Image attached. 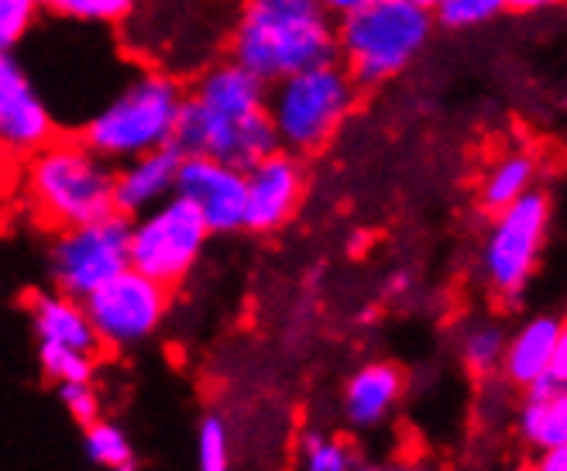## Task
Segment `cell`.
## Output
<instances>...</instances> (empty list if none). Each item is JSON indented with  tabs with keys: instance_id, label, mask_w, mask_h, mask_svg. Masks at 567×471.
I'll list each match as a JSON object with an SVG mask.
<instances>
[{
	"instance_id": "6da1fadb",
	"label": "cell",
	"mask_w": 567,
	"mask_h": 471,
	"mask_svg": "<svg viewBox=\"0 0 567 471\" xmlns=\"http://www.w3.org/2000/svg\"><path fill=\"white\" fill-rule=\"evenodd\" d=\"M269 83L235 59H217L183 96L173 145L179 155H207L248 170L279 149L269 121Z\"/></svg>"
},
{
	"instance_id": "7a4b0ae2",
	"label": "cell",
	"mask_w": 567,
	"mask_h": 471,
	"mask_svg": "<svg viewBox=\"0 0 567 471\" xmlns=\"http://www.w3.org/2000/svg\"><path fill=\"white\" fill-rule=\"evenodd\" d=\"M227 49L261 83H276L338 59V18L317 0H238Z\"/></svg>"
},
{
	"instance_id": "3957f363",
	"label": "cell",
	"mask_w": 567,
	"mask_h": 471,
	"mask_svg": "<svg viewBox=\"0 0 567 471\" xmlns=\"http://www.w3.org/2000/svg\"><path fill=\"white\" fill-rule=\"evenodd\" d=\"M21 196L28 211L49 231L117 214L114 165L83 139H55L21 162Z\"/></svg>"
},
{
	"instance_id": "277c9868",
	"label": "cell",
	"mask_w": 567,
	"mask_h": 471,
	"mask_svg": "<svg viewBox=\"0 0 567 471\" xmlns=\"http://www.w3.org/2000/svg\"><path fill=\"white\" fill-rule=\"evenodd\" d=\"M183 96L186 86L173 73L142 70L86 117L80 139L111 165L165 149L176 139Z\"/></svg>"
},
{
	"instance_id": "5b68a950",
	"label": "cell",
	"mask_w": 567,
	"mask_h": 471,
	"mask_svg": "<svg viewBox=\"0 0 567 471\" xmlns=\"http://www.w3.org/2000/svg\"><path fill=\"white\" fill-rule=\"evenodd\" d=\"M433 11L413 0H369L338 18V62L358 86L403 76L433 39Z\"/></svg>"
},
{
	"instance_id": "8992f818",
	"label": "cell",
	"mask_w": 567,
	"mask_h": 471,
	"mask_svg": "<svg viewBox=\"0 0 567 471\" xmlns=\"http://www.w3.org/2000/svg\"><path fill=\"white\" fill-rule=\"evenodd\" d=\"M358 83L338 59L269 83V121L286 152L313 155L341 134L358 107Z\"/></svg>"
},
{
	"instance_id": "52a82bcc",
	"label": "cell",
	"mask_w": 567,
	"mask_h": 471,
	"mask_svg": "<svg viewBox=\"0 0 567 471\" xmlns=\"http://www.w3.org/2000/svg\"><path fill=\"white\" fill-rule=\"evenodd\" d=\"M210 238L204 217L173 193L158 207L127 217V262L142 276L173 289L193 276Z\"/></svg>"
},
{
	"instance_id": "ba28073f",
	"label": "cell",
	"mask_w": 567,
	"mask_h": 471,
	"mask_svg": "<svg viewBox=\"0 0 567 471\" xmlns=\"http://www.w3.org/2000/svg\"><path fill=\"white\" fill-rule=\"evenodd\" d=\"M550 234V196L533 190L492 214L482 242V276L495 299H519L537 276Z\"/></svg>"
},
{
	"instance_id": "9c48e42d",
	"label": "cell",
	"mask_w": 567,
	"mask_h": 471,
	"mask_svg": "<svg viewBox=\"0 0 567 471\" xmlns=\"http://www.w3.org/2000/svg\"><path fill=\"white\" fill-rule=\"evenodd\" d=\"M127 262V217L107 214L76 227L55 231L49 248V273L59 293L86 299L107 286Z\"/></svg>"
},
{
	"instance_id": "30bf717a",
	"label": "cell",
	"mask_w": 567,
	"mask_h": 471,
	"mask_svg": "<svg viewBox=\"0 0 567 471\" xmlns=\"http://www.w3.org/2000/svg\"><path fill=\"white\" fill-rule=\"evenodd\" d=\"M169 296H173L169 286H162L127 265L107 286H100L93 296L83 299L96 345L135 348L148 341L165 324V317H169Z\"/></svg>"
},
{
	"instance_id": "8fae6325",
	"label": "cell",
	"mask_w": 567,
	"mask_h": 471,
	"mask_svg": "<svg viewBox=\"0 0 567 471\" xmlns=\"http://www.w3.org/2000/svg\"><path fill=\"white\" fill-rule=\"evenodd\" d=\"M55 139V111L39 80L14 55H0V158L24 162Z\"/></svg>"
},
{
	"instance_id": "7c38bea8",
	"label": "cell",
	"mask_w": 567,
	"mask_h": 471,
	"mask_svg": "<svg viewBox=\"0 0 567 471\" xmlns=\"http://www.w3.org/2000/svg\"><path fill=\"white\" fill-rule=\"evenodd\" d=\"M176 196H183L204 217L210 234L245 231L248 190H245V170H238V165L207 155H183L176 176Z\"/></svg>"
},
{
	"instance_id": "4fadbf2b",
	"label": "cell",
	"mask_w": 567,
	"mask_h": 471,
	"mask_svg": "<svg viewBox=\"0 0 567 471\" xmlns=\"http://www.w3.org/2000/svg\"><path fill=\"white\" fill-rule=\"evenodd\" d=\"M248 211L245 231L251 234H276L282 231L307 199V165L303 155L276 149L245 170Z\"/></svg>"
},
{
	"instance_id": "5bb4252c",
	"label": "cell",
	"mask_w": 567,
	"mask_h": 471,
	"mask_svg": "<svg viewBox=\"0 0 567 471\" xmlns=\"http://www.w3.org/2000/svg\"><path fill=\"white\" fill-rule=\"evenodd\" d=\"M179 149L165 145L145 155H135L121 165H114V207L124 217H138L162 199L176 193V176H179Z\"/></svg>"
},
{
	"instance_id": "9a60e30c",
	"label": "cell",
	"mask_w": 567,
	"mask_h": 471,
	"mask_svg": "<svg viewBox=\"0 0 567 471\" xmlns=\"http://www.w3.org/2000/svg\"><path fill=\"white\" fill-rule=\"evenodd\" d=\"M406 392V376L392 361H364L344 382L341 410L354 430L382 427Z\"/></svg>"
},
{
	"instance_id": "2e32d148",
	"label": "cell",
	"mask_w": 567,
	"mask_h": 471,
	"mask_svg": "<svg viewBox=\"0 0 567 471\" xmlns=\"http://www.w3.org/2000/svg\"><path fill=\"white\" fill-rule=\"evenodd\" d=\"M557 320L550 314L523 320L513 334H506V351L498 372L513 389H537L550 382V361H554V345H557Z\"/></svg>"
},
{
	"instance_id": "e0dca14e",
	"label": "cell",
	"mask_w": 567,
	"mask_h": 471,
	"mask_svg": "<svg viewBox=\"0 0 567 471\" xmlns=\"http://www.w3.org/2000/svg\"><path fill=\"white\" fill-rule=\"evenodd\" d=\"M31 330H35L39 345H59V348H76L96 355V334L86 314V303L76 296H65L59 289L35 293L28 303Z\"/></svg>"
},
{
	"instance_id": "ac0fdd59",
	"label": "cell",
	"mask_w": 567,
	"mask_h": 471,
	"mask_svg": "<svg viewBox=\"0 0 567 471\" xmlns=\"http://www.w3.org/2000/svg\"><path fill=\"white\" fill-rule=\"evenodd\" d=\"M516 433L533 454L567 444V386L544 382L529 389L516 410Z\"/></svg>"
},
{
	"instance_id": "d6986e66",
	"label": "cell",
	"mask_w": 567,
	"mask_h": 471,
	"mask_svg": "<svg viewBox=\"0 0 567 471\" xmlns=\"http://www.w3.org/2000/svg\"><path fill=\"white\" fill-rule=\"evenodd\" d=\"M537 176H540V165L529 152L513 149L506 155H498L485 170L482 183H478V204L488 214L503 211V207L516 204L519 196L537 190Z\"/></svg>"
},
{
	"instance_id": "ffe728a7",
	"label": "cell",
	"mask_w": 567,
	"mask_h": 471,
	"mask_svg": "<svg viewBox=\"0 0 567 471\" xmlns=\"http://www.w3.org/2000/svg\"><path fill=\"white\" fill-rule=\"evenodd\" d=\"M506 351V330L492 320H472L457 334V358L475 379H488L498 372Z\"/></svg>"
},
{
	"instance_id": "44dd1931",
	"label": "cell",
	"mask_w": 567,
	"mask_h": 471,
	"mask_svg": "<svg viewBox=\"0 0 567 471\" xmlns=\"http://www.w3.org/2000/svg\"><path fill=\"white\" fill-rule=\"evenodd\" d=\"M361 464L351 441L338 433L307 430L299 437V471H354Z\"/></svg>"
},
{
	"instance_id": "7402d4cb",
	"label": "cell",
	"mask_w": 567,
	"mask_h": 471,
	"mask_svg": "<svg viewBox=\"0 0 567 471\" xmlns=\"http://www.w3.org/2000/svg\"><path fill=\"white\" fill-rule=\"evenodd\" d=\"M83 448H86V458L104 471L135 461V448H131L127 433L104 417L93 420L90 427H83Z\"/></svg>"
},
{
	"instance_id": "603a6c76",
	"label": "cell",
	"mask_w": 567,
	"mask_h": 471,
	"mask_svg": "<svg viewBox=\"0 0 567 471\" xmlns=\"http://www.w3.org/2000/svg\"><path fill=\"white\" fill-rule=\"evenodd\" d=\"M509 11V0H437L433 21L451 31H475Z\"/></svg>"
},
{
	"instance_id": "cb8c5ba5",
	"label": "cell",
	"mask_w": 567,
	"mask_h": 471,
	"mask_svg": "<svg viewBox=\"0 0 567 471\" xmlns=\"http://www.w3.org/2000/svg\"><path fill=\"white\" fill-rule=\"evenodd\" d=\"M235 451H230V427L224 417L210 413L196 427V471H230Z\"/></svg>"
},
{
	"instance_id": "d4e9b609",
	"label": "cell",
	"mask_w": 567,
	"mask_h": 471,
	"mask_svg": "<svg viewBox=\"0 0 567 471\" xmlns=\"http://www.w3.org/2000/svg\"><path fill=\"white\" fill-rule=\"evenodd\" d=\"M39 365L45 379L55 386L65 382H93L96 376V355L76 351V348H59V345H39Z\"/></svg>"
},
{
	"instance_id": "484cf974",
	"label": "cell",
	"mask_w": 567,
	"mask_h": 471,
	"mask_svg": "<svg viewBox=\"0 0 567 471\" xmlns=\"http://www.w3.org/2000/svg\"><path fill=\"white\" fill-rule=\"evenodd\" d=\"M35 0H0V55L18 52L39 24Z\"/></svg>"
},
{
	"instance_id": "4316f807",
	"label": "cell",
	"mask_w": 567,
	"mask_h": 471,
	"mask_svg": "<svg viewBox=\"0 0 567 471\" xmlns=\"http://www.w3.org/2000/svg\"><path fill=\"white\" fill-rule=\"evenodd\" d=\"M138 11V0H70L62 18H73L93 28H117Z\"/></svg>"
},
{
	"instance_id": "83f0119b",
	"label": "cell",
	"mask_w": 567,
	"mask_h": 471,
	"mask_svg": "<svg viewBox=\"0 0 567 471\" xmlns=\"http://www.w3.org/2000/svg\"><path fill=\"white\" fill-rule=\"evenodd\" d=\"M59 402L80 427H90L93 420H100V396H96L93 382H65V386H59Z\"/></svg>"
},
{
	"instance_id": "f1b7e54d",
	"label": "cell",
	"mask_w": 567,
	"mask_h": 471,
	"mask_svg": "<svg viewBox=\"0 0 567 471\" xmlns=\"http://www.w3.org/2000/svg\"><path fill=\"white\" fill-rule=\"evenodd\" d=\"M550 382L567 386V317L557 320V345H554V361H550Z\"/></svg>"
},
{
	"instance_id": "f546056e",
	"label": "cell",
	"mask_w": 567,
	"mask_h": 471,
	"mask_svg": "<svg viewBox=\"0 0 567 471\" xmlns=\"http://www.w3.org/2000/svg\"><path fill=\"white\" fill-rule=\"evenodd\" d=\"M533 468H537V471H567V444L537 451V458H533Z\"/></svg>"
},
{
	"instance_id": "4dcf8cb0",
	"label": "cell",
	"mask_w": 567,
	"mask_h": 471,
	"mask_svg": "<svg viewBox=\"0 0 567 471\" xmlns=\"http://www.w3.org/2000/svg\"><path fill=\"white\" fill-rule=\"evenodd\" d=\"M567 0H509V11H519V14H544V11H554V8H564Z\"/></svg>"
},
{
	"instance_id": "1f68e13d",
	"label": "cell",
	"mask_w": 567,
	"mask_h": 471,
	"mask_svg": "<svg viewBox=\"0 0 567 471\" xmlns=\"http://www.w3.org/2000/svg\"><path fill=\"white\" fill-rule=\"evenodd\" d=\"M317 4H320L327 14H333V18H344V14L358 11L361 4H369V0H317Z\"/></svg>"
},
{
	"instance_id": "d6a6232c",
	"label": "cell",
	"mask_w": 567,
	"mask_h": 471,
	"mask_svg": "<svg viewBox=\"0 0 567 471\" xmlns=\"http://www.w3.org/2000/svg\"><path fill=\"white\" fill-rule=\"evenodd\" d=\"M42 14H65V8H70V0H35Z\"/></svg>"
},
{
	"instance_id": "836d02e7",
	"label": "cell",
	"mask_w": 567,
	"mask_h": 471,
	"mask_svg": "<svg viewBox=\"0 0 567 471\" xmlns=\"http://www.w3.org/2000/svg\"><path fill=\"white\" fill-rule=\"evenodd\" d=\"M385 471H433V468L423 464V461H399V464H392V468H385Z\"/></svg>"
},
{
	"instance_id": "e575fe53",
	"label": "cell",
	"mask_w": 567,
	"mask_h": 471,
	"mask_svg": "<svg viewBox=\"0 0 567 471\" xmlns=\"http://www.w3.org/2000/svg\"><path fill=\"white\" fill-rule=\"evenodd\" d=\"M111 471H138V464H135V461H127V464H117V468H111Z\"/></svg>"
},
{
	"instance_id": "d590c367",
	"label": "cell",
	"mask_w": 567,
	"mask_h": 471,
	"mask_svg": "<svg viewBox=\"0 0 567 471\" xmlns=\"http://www.w3.org/2000/svg\"><path fill=\"white\" fill-rule=\"evenodd\" d=\"M354 471H385V468H379V464H358Z\"/></svg>"
},
{
	"instance_id": "8d00e7d4",
	"label": "cell",
	"mask_w": 567,
	"mask_h": 471,
	"mask_svg": "<svg viewBox=\"0 0 567 471\" xmlns=\"http://www.w3.org/2000/svg\"><path fill=\"white\" fill-rule=\"evenodd\" d=\"M413 4H423V8H430V11H433V4H437V0H413Z\"/></svg>"
},
{
	"instance_id": "74e56055",
	"label": "cell",
	"mask_w": 567,
	"mask_h": 471,
	"mask_svg": "<svg viewBox=\"0 0 567 471\" xmlns=\"http://www.w3.org/2000/svg\"><path fill=\"white\" fill-rule=\"evenodd\" d=\"M509 471H537L533 464H516V468H509Z\"/></svg>"
}]
</instances>
